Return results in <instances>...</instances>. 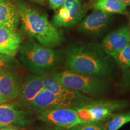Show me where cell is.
Listing matches in <instances>:
<instances>
[{
	"mask_svg": "<svg viewBox=\"0 0 130 130\" xmlns=\"http://www.w3.org/2000/svg\"><path fill=\"white\" fill-rule=\"evenodd\" d=\"M130 43V32L126 27H123L111 32L102 40L101 48L108 56L114 57Z\"/></svg>",
	"mask_w": 130,
	"mask_h": 130,
	"instance_id": "obj_10",
	"label": "cell"
},
{
	"mask_svg": "<svg viewBox=\"0 0 130 130\" xmlns=\"http://www.w3.org/2000/svg\"><path fill=\"white\" fill-rule=\"evenodd\" d=\"M35 115L32 110L16 104H0V125L25 127L35 121Z\"/></svg>",
	"mask_w": 130,
	"mask_h": 130,
	"instance_id": "obj_7",
	"label": "cell"
},
{
	"mask_svg": "<svg viewBox=\"0 0 130 130\" xmlns=\"http://www.w3.org/2000/svg\"><path fill=\"white\" fill-rule=\"evenodd\" d=\"M1 125H0V128H1Z\"/></svg>",
	"mask_w": 130,
	"mask_h": 130,
	"instance_id": "obj_28",
	"label": "cell"
},
{
	"mask_svg": "<svg viewBox=\"0 0 130 130\" xmlns=\"http://www.w3.org/2000/svg\"><path fill=\"white\" fill-rule=\"evenodd\" d=\"M48 1L52 9L56 10L64 4L66 0H48Z\"/></svg>",
	"mask_w": 130,
	"mask_h": 130,
	"instance_id": "obj_22",
	"label": "cell"
},
{
	"mask_svg": "<svg viewBox=\"0 0 130 130\" xmlns=\"http://www.w3.org/2000/svg\"><path fill=\"white\" fill-rule=\"evenodd\" d=\"M22 42V36L16 30L0 27V53L14 56Z\"/></svg>",
	"mask_w": 130,
	"mask_h": 130,
	"instance_id": "obj_12",
	"label": "cell"
},
{
	"mask_svg": "<svg viewBox=\"0 0 130 130\" xmlns=\"http://www.w3.org/2000/svg\"><path fill=\"white\" fill-rule=\"evenodd\" d=\"M110 14L95 10V12L87 16L81 25V30L88 33H97L108 23Z\"/></svg>",
	"mask_w": 130,
	"mask_h": 130,
	"instance_id": "obj_16",
	"label": "cell"
},
{
	"mask_svg": "<svg viewBox=\"0 0 130 130\" xmlns=\"http://www.w3.org/2000/svg\"><path fill=\"white\" fill-rule=\"evenodd\" d=\"M104 52L93 43L73 44L66 50L65 64L72 72L101 78L107 77L111 74L112 67Z\"/></svg>",
	"mask_w": 130,
	"mask_h": 130,
	"instance_id": "obj_1",
	"label": "cell"
},
{
	"mask_svg": "<svg viewBox=\"0 0 130 130\" xmlns=\"http://www.w3.org/2000/svg\"><path fill=\"white\" fill-rule=\"evenodd\" d=\"M113 58L122 67L130 68V43Z\"/></svg>",
	"mask_w": 130,
	"mask_h": 130,
	"instance_id": "obj_20",
	"label": "cell"
},
{
	"mask_svg": "<svg viewBox=\"0 0 130 130\" xmlns=\"http://www.w3.org/2000/svg\"><path fill=\"white\" fill-rule=\"evenodd\" d=\"M68 130H105L102 121L86 122L78 125Z\"/></svg>",
	"mask_w": 130,
	"mask_h": 130,
	"instance_id": "obj_21",
	"label": "cell"
},
{
	"mask_svg": "<svg viewBox=\"0 0 130 130\" xmlns=\"http://www.w3.org/2000/svg\"><path fill=\"white\" fill-rule=\"evenodd\" d=\"M92 101H93V100L89 98L79 100L66 98L55 95L44 89L40 91L33 100L27 104L24 108L38 112L50 108H72L77 109L78 107Z\"/></svg>",
	"mask_w": 130,
	"mask_h": 130,
	"instance_id": "obj_5",
	"label": "cell"
},
{
	"mask_svg": "<svg viewBox=\"0 0 130 130\" xmlns=\"http://www.w3.org/2000/svg\"><path fill=\"white\" fill-rule=\"evenodd\" d=\"M39 120L46 124L68 129L84 123L72 108H50L41 111Z\"/></svg>",
	"mask_w": 130,
	"mask_h": 130,
	"instance_id": "obj_8",
	"label": "cell"
},
{
	"mask_svg": "<svg viewBox=\"0 0 130 130\" xmlns=\"http://www.w3.org/2000/svg\"><path fill=\"white\" fill-rule=\"evenodd\" d=\"M21 89V78L12 72L0 74V95L8 101L16 98Z\"/></svg>",
	"mask_w": 130,
	"mask_h": 130,
	"instance_id": "obj_14",
	"label": "cell"
},
{
	"mask_svg": "<svg viewBox=\"0 0 130 130\" xmlns=\"http://www.w3.org/2000/svg\"><path fill=\"white\" fill-rule=\"evenodd\" d=\"M20 64L14 56L0 53V74L6 72L18 71Z\"/></svg>",
	"mask_w": 130,
	"mask_h": 130,
	"instance_id": "obj_18",
	"label": "cell"
},
{
	"mask_svg": "<svg viewBox=\"0 0 130 130\" xmlns=\"http://www.w3.org/2000/svg\"><path fill=\"white\" fill-rule=\"evenodd\" d=\"M20 21L16 4L12 0H0V27L16 30Z\"/></svg>",
	"mask_w": 130,
	"mask_h": 130,
	"instance_id": "obj_13",
	"label": "cell"
},
{
	"mask_svg": "<svg viewBox=\"0 0 130 130\" xmlns=\"http://www.w3.org/2000/svg\"><path fill=\"white\" fill-rule=\"evenodd\" d=\"M125 106V102L120 101H93L78 107L76 110L79 118L84 122L104 121L112 117L114 112Z\"/></svg>",
	"mask_w": 130,
	"mask_h": 130,
	"instance_id": "obj_6",
	"label": "cell"
},
{
	"mask_svg": "<svg viewBox=\"0 0 130 130\" xmlns=\"http://www.w3.org/2000/svg\"><path fill=\"white\" fill-rule=\"evenodd\" d=\"M130 122V111L112 116L107 125V130H118L124 125Z\"/></svg>",
	"mask_w": 130,
	"mask_h": 130,
	"instance_id": "obj_19",
	"label": "cell"
},
{
	"mask_svg": "<svg viewBox=\"0 0 130 130\" xmlns=\"http://www.w3.org/2000/svg\"><path fill=\"white\" fill-rule=\"evenodd\" d=\"M19 58L28 71L35 74H45L59 64L61 54L51 48L43 46L33 40H27L19 50Z\"/></svg>",
	"mask_w": 130,
	"mask_h": 130,
	"instance_id": "obj_3",
	"label": "cell"
},
{
	"mask_svg": "<svg viewBox=\"0 0 130 130\" xmlns=\"http://www.w3.org/2000/svg\"><path fill=\"white\" fill-rule=\"evenodd\" d=\"M53 77L65 87L89 95H97L106 89V84L101 77L79 74L69 70L54 74Z\"/></svg>",
	"mask_w": 130,
	"mask_h": 130,
	"instance_id": "obj_4",
	"label": "cell"
},
{
	"mask_svg": "<svg viewBox=\"0 0 130 130\" xmlns=\"http://www.w3.org/2000/svg\"><path fill=\"white\" fill-rule=\"evenodd\" d=\"M120 1H122V2L126 3L127 5H129L130 6V0H120Z\"/></svg>",
	"mask_w": 130,
	"mask_h": 130,
	"instance_id": "obj_27",
	"label": "cell"
},
{
	"mask_svg": "<svg viewBox=\"0 0 130 130\" xmlns=\"http://www.w3.org/2000/svg\"><path fill=\"white\" fill-rule=\"evenodd\" d=\"M0 130H21V129L16 127H13V126H3V127H1L0 128Z\"/></svg>",
	"mask_w": 130,
	"mask_h": 130,
	"instance_id": "obj_24",
	"label": "cell"
},
{
	"mask_svg": "<svg viewBox=\"0 0 130 130\" xmlns=\"http://www.w3.org/2000/svg\"><path fill=\"white\" fill-rule=\"evenodd\" d=\"M43 83L45 89L61 97L77 100L85 99L87 98L81 94L80 92L65 87L56 80L53 76L50 77L47 75H43Z\"/></svg>",
	"mask_w": 130,
	"mask_h": 130,
	"instance_id": "obj_15",
	"label": "cell"
},
{
	"mask_svg": "<svg viewBox=\"0 0 130 130\" xmlns=\"http://www.w3.org/2000/svg\"><path fill=\"white\" fill-rule=\"evenodd\" d=\"M7 101V100H6V99H5L4 97H3L2 96L0 95V104L4 103V102H6Z\"/></svg>",
	"mask_w": 130,
	"mask_h": 130,
	"instance_id": "obj_25",
	"label": "cell"
},
{
	"mask_svg": "<svg viewBox=\"0 0 130 130\" xmlns=\"http://www.w3.org/2000/svg\"><path fill=\"white\" fill-rule=\"evenodd\" d=\"M43 89V75H30L21 87L16 104L24 108Z\"/></svg>",
	"mask_w": 130,
	"mask_h": 130,
	"instance_id": "obj_11",
	"label": "cell"
},
{
	"mask_svg": "<svg viewBox=\"0 0 130 130\" xmlns=\"http://www.w3.org/2000/svg\"><path fill=\"white\" fill-rule=\"evenodd\" d=\"M83 14L82 0H66L55 13L53 25L57 28L71 27L78 22Z\"/></svg>",
	"mask_w": 130,
	"mask_h": 130,
	"instance_id": "obj_9",
	"label": "cell"
},
{
	"mask_svg": "<svg viewBox=\"0 0 130 130\" xmlns=\"http://www.w3.org/2000/svg\"><path fill=\"white\" fill-rule=\"evenodd\" d=\"M30 130H66V129L50 125H44L39 126V127H37L35 128V129H32Z\"/></svg>",
	"mask_w": 130,
	"mask_h": 130,
	"instance_id": "obj_23",
	"label": "cell"
},
{
	"mask_svg": "<svg viewBox=\"0 0 130 130\" xmlns=\"http://www.w3.org/2000/svg\"><path fill=\"white\" fill-rule=\"evenodd\" d=\"M16 5L22 28L28 35L49 48L60 44L63 39L61 32L48 21L46 14L22 1H17Z\"/></svg>",
	"mask_w": 130,
	"mask_h": 130,
	"instance_id": "obj_2",
	"label": "cell"
},
{
	"mask_svg": "<svg viewBox=\"0 0 130 130\" xmlns=\"http://www.w3.org/2000/svg\"><path fill=\"white\" fill-rule=\"evenodd\" d=\"M32 1H35L37 3H39V4H43L45 3V0H32Z\"/></svg>",
	"mask_w": 130,
	"mask_h": 130,
	"instance_id": "obj_26",
	"label": "cell"
},
{
	"mask_svg": "<svg viewBox=\"0 0 130 130\" xmlns=\"http://www.w3.org/2000/svg\"><path fill=\"white\" fill-rule=\"evenodd\" d=\"M128 5L120 0H95L93 7L108 14H125Z\"/></svg>",
	"mask_w": 130,
	"mask_h": 130,
	"instance_id": "obj_17",
	"label": "cell"
}]
</instances>
